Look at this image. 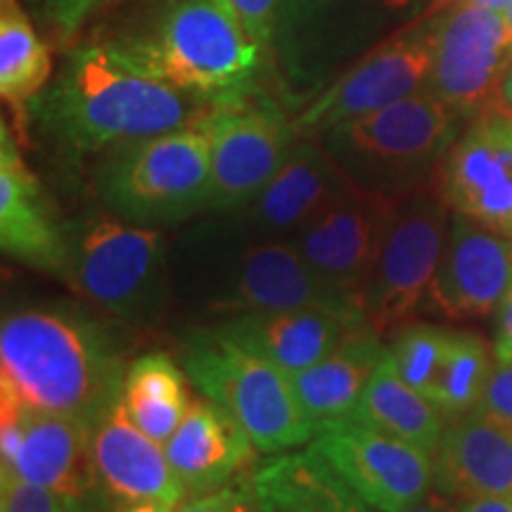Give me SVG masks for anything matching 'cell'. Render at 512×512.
<instances>
[{"instance_id": "cell-1", "label": "cell", "mask_w": 512, "mask_h": 512, "mask_svg": "<svg viewBox=\"0 0 512 512\" xmlns=\"http://www.w3.org/2000/svg\"><path fill=\"white\" fill-rule=\"evenodd\" d=\"M209 105L140 69L112 41H95L67 55L29 121L62 157H86L197 124Z\"/></svg>"}, {"instance_id": "cell-2", "label": "cell", "mask_w": 512, "mask_h": 512, "mask_svg": "<svg viewBox=\"0 0 512 512\" xmlns=\"http://www.w3.org/2000/svg\"><path fill=\"white\" fill-rule=\"evenodd\" d=\"M117 323V320H110ZM69 304L8 309L0 320V392L38 413L98 427L124 392V325Z\"/></svg>"}, {"instance_id": "cell-3", "label": "cell", "mask_w": 512, "mask_h": 512, "mask_svg": "<svg viewBox=\"0 0 512 512\" xmlns=\"http://www.w3.org/2000/svg\"><path fill=\"white\" fill-rule=\"evenodd\" d=\"M171 280L174 304L216 320L358 297L325 285L290 242L256 238L235 216L197 223L171 242Z\"/></svg>"}, {"instance_id": "cell-4", "label": "cell", "mask_w": 512, "mask_h": 512, "mask_svg": "<svg viewBox=\"0 0 512 512\" xmlns=\"http://www.w3.org/2000/svg\"><path fill=\"white\" fill-rule=\"evenodd\" d=\"M112 43L145 72L211 102L254 91L268 60L221 0H164L145 27Z\"/></svg>"}, {"instance_id": "cell-5", "label": "cell", "mask_w": 512, "mask_h": 512, "mask_svg": "<svg viewBox=\"0 0 512 512\" xmlns=\"http://www.w3.org/2000/svg\"><path fill=\"white\" fill-rule=\"evenodd\" d=\"M67 275L76 292L124 328L155 330L174 306L171 242L162 228L88 211L64 223Z\"/></svg>"}, {"instance_id": "cell-6", "label": "cell", "mask_w": 512, "mask_h": 512, "mask_svg": "<svg viewBox=\"0 0 512 512\" xmlns=\"http://www.w3.org/2000/svg\"><path fill=\"white\" fill-rule=\"evenodd\" d=\"M425 15V0H280L271 60L285 105L304 110L351 64Z\"/></svg>"}, {"instance_id": "cell-7", "label": "cell", "mask_w": 512, "mask_h": 512, "mask_svg": "<svg viewBox=\"0 0 512 512\" xmlns=\"http://www.w3.org/2000/svg\"><path fill=\"white\" fill-rule=\"evenodd\" d=\"M467 121L430 88L339 124L318 140L354 188L403 200L437 181L439 166Z\"/></svg>"}, {"instance_id": "cell-8", "label": "cell", "mask_w": 512, "mask_h": 512, "mask_svg": "<svg viewBox=\"0 0 512 512\" xmlns=\"http://www.w3.org/2000/svg\"><path fill=\"white\" fill-rule=\"evenodd\" d=\"M178 363L190 384L245 427L259 453L278 456L311 444L316 430L306 418L292 375L259 351L207 325L178 342Z\"/></svg>"}, {"instance_id": "cell-9", "label": "cell", "mask_w": 512, "mask_h": 512, "mask_svg": "<svg viewBox=\"0 0 512 512\" xmlns=\"http://www.w3.org/2000/svg\"><path fill=\"white\" fill-rule=\"evenodd\" d=\"M209 178V136L192 124L107 152L95 171V190L119 219L169 228L204 214Z\"/></svg>"}, {"instance_id": "cell-10", "label": "cell", "mask_w": 512, "mask_h": 512, "mask_svg": "<svg viewBox=\"0 0 512 512\" xmlns=\"http://www.w3.org/2000/svg\"><path fill=\"white\" fill-rule=\"evenodd\" d=\"M209 136L211 178L204 214L233 216L271 183L297 143L294 119L266 95L214 100L197 121Z\"/></svg>"}, {"instance_id": "cell-11", "label": "cell", "mask_w": 512, "mask_h": 512, "mask_svg": "<svg viewBox=\"0 0 512 512\" xmlns=\"http://www.w3.org/2000/svg\"><path fill=\"white\" fill-rule=\"evenodd\" d=\"M453 211L441 197L437 181L399 200L382 252L361 287L366 320L377 332L396 330L422 311L444 254Z\"/></svg>"}, {"instance_id": "cell-12", "label": "cell", "mask_w": 512, "mask_h": 512, "mask_svg": "<svg viewBox=\"0 0 512 512\" xmlns=\"http://www.w3.org/2000/svg\"><path fill=\"white\" fill-rule=\"evenodd\" d=\"M441 15V12H439ZM439 15H425L396 31L351 64L294 114L299 138H320L330 128L366 117L430 88L437 50Z\"/></svg>"}, {"instance_id": "cell-13", "label": "cell", "mask_w": 512, "mask_h": 512, "mask_svg": "<svg viewBox=\"0 0 512 512\" xmlns=\"http://www.w3.org/2000/svg\"><path fill=\"white\" fill-rule=\"evenodd\" d=\"M309 446L377 512H406L434 491L432 453L370 422H328Z\"/></svg>"}, {"instance_id": "cell-14", "label": "cell", "mask_w": 512, "mask_h": 512, "mask_svg": "<svg viewBox=\"0 0 512 512\" xmlns=\"http://www.w3.org/2000/svg\"><path fill=\"white\" fill-rule=\"evenodd\" d=\"M510 62L512 36L505 12L465 0L441 12L430 91L465 121L498 110Z\"/></svg>"}, {"instance_id": "cell-15", "label": "cell", "mask_w": 512, "mask_h": 512, "mask_svg": "<svg viewBox=\"0 0 512 512\" xmlns=\"http://www.w3.org/2000/svg\"><path fill=\"white\" fill-rule=\"evenodd\" d=\"M437 188L453 214L512 238V114L467 121L439 166Z\"/></svg>"}, {"instance_id": "cell-16", "label": "cell", "mask_w": 512, "mask_h": 512, "mask_svg": "<svg viewBox=\"0 0 512 512\" xmlns=\"http://www.w3.org/2000/svg\"><path fill=\"white\" fill-rule=\"evenodd\" d=\"M93 427L69 415L24 411L22 444L0 475L43 486L69 501L79 512H110L93 453Z\"/></svg>"}, {"instance_id": "cell-17", "label": "cell", "mask_w": 512, "mask_h": 512, "mask_svg": "<svg viewBox=\"0 0 512 512\" xmlns=\"http://www.w3.org/2000/svg\"><path fill=\"white\" fill-rule=\"evenodd\" d=\"M399 200L354 188L290 245L332 290L358 294L382 252Z\"/></svg>"}, {"instance_id": "cell-18", "label": "cell", "mask_w": 512, "mask_h": 512, "mask_svg": "<svg viewBox=\"0 0 512 512\" xmlns=\"http://www.w3.org/2000/svg\"><path fill=\"white\" fill-rule=\"evenodd\" d=\"M512 285V238L453 214L425 311L477 320L498 311Z\"/></svg>"}, {"instance_id": "cell-19", "label": "cell", "mask_w": 512, "mask_h": 512, "mask_svg": "<svg viewBox=\"0 0 512 512\" xmlns=\"http://www.w3.org/2000/svg\"><path fill=\"white\" fill-rule=\"evenodd\" d=\"M354 190L318 138H299L285 164L245 209L233 214L264 240L290 242Z\"/></svg>"}, {"instance_id": "cell-20", "label": "cell", "mask_w": 512, "mask_h": 512, "mask_svg": "<svg viewBox=\"0 0 512 512\" xmlns=\"http://www.w3.org/2000/svg\"><path fill=\"white\" fill-rule=\"evenodd\" d=\"M0 247L34 271L67 275V233L55 219L48 195L24 162L15 131L0 124Z\"/></svg>"}, {"instance_id": "cell-21", "label": "cell", "mask_w": 512, "mask_h": 512, "mask_svg": "<svg viewBox=\"0 0 512 512\" xmlns=\"http://www.w3.org/2000/svg\"><path fill=\"white\" fill-rule=\"evenodd\" d=\"M361 323H366L361 299L351 297L335 304L247 313L216 320L214 325L245 347L259 351L275 366L297 375L328 356Z\"/></svg>"}, {"instance_id": "cell-22", "label": "cell", "mask_w": 512, "mask_h": 512, "mask_svg": "<svg viewBox=\"0 0 512 512\" xmlns=\"http://www.w3.org/2000/svg\"><path fill=\"white\" fill-rule=\"evenodd\" d=\"M93 453L102 484L114 505L164 501L178 508L188 501L166 448L140 430L121 399L95 427Z\"/></svg>"}, {"instance_id": "cell-23", "label": "cell", "mask_w": 512, "mask_h": 512, "mask_svg": "<svg viewBox=\"0 0 512 512\" xmlns=\"http://www.w3.org/2000/svg\"><path fill=\"white\" fill-rule=\"evenodd\" d=\"M164 448L188 498L211 494L240 479L256 453L245 427L207 396L190 403Z\"/></svg>"}, {"instance_id": "cell-24", "label": "cell", "mask_w": 512, "mask_h": 512, "mask_svg": "<svg viewBox=\"0 0 512 512\" xmlns=\"http://www.w3.org/2000/svg\"><path fill=\"white\" fill-rule=\"evenodd\" d=\"M434 491L453 501L512 496V430L470 411L448 418L434 451Z\"/></svg>"}, {"instance_id": "cell-25", "label": "cell", "mask_w": 512, "mask_h": 512, "mask_svg": "<svg viewBox=\"0 0 512 512\" xmlns=\"http://www.w3.org/2000/svg\"><path fill=\"white\" fill-rule=\"evenodd\" d=\"M384 356H387V344L382 342V332H377L366 320L351 330L328 356L302 373L292 375L294 389L313 430L318 432L328 422L354 413L363 389Z\"/></svg>"}, {"instance_id": "cell-26", "label": "cell", "mask_w": 512, "mask_h": 512, "mask_svg": "<svg viewBox=\"0 0 512 512\" xmlns=\"http://www.w3.org/2000/svg\"><path fill=\"white\" fill-rule=\"evenodd\" d=\"M252 486L261 512H377L309 444L261 463Z\"/></svg>"}, {"instance_id": "cell-27", "label": "cell", "mask_w": 512, "mask_h": 512, "mask_svg": "<svg viewBox=\"0 0 512 512\" xmlns=\"http://www.w3.org/2000/svg\"><path fill=\"white\" fill-rule=\"evenodd\" d=\"M347 418H358L399 434V437L430 451L432 456L446 427V415L399 375L389 358V349L363 389L354 413Z\"/></svg>"}, {"instance_id": "cell-28", "label": "cell", "mask_w": 512, "mask_h": 512, "mask_svg": "<svg viewBox=\"0 0 512 512\" xmlns=\"http://www.w3.org/2000/svg\"><path fill=\"white\" fill-rule=\"evenodd\" d=\"M53 57L19 0H0V95L29 128V107L50 86Z\"/></svg>"}, {"instance_id": "cell-29", "label": "cell", "mask_w": 512, "mask_h": 512, "mask_svg": "<svg viewBox=\"0 0 512 512\" xmlns=\"http://www.w3.org/2000/svg\"><path fill=\"white\" fill-rule=\"evenodd\" d=\"M185 370L164 351H150L128 363L124 377V401L128 415L147 437L166 444L178 430L190 408Z\"/></svg>"}, {"instance_id": "cell-30", "label": "cell", "mask_w": 512, "mask_h": 512, "mask_svg": "<svg viewBox=\"0 0 512 512\" xmlns=\"http://www.w3.org/2000/svg\"><path fill=\"white\" fill-rule=\"evenodd\" d=\"M494 363L489 347L477 332L451 330V342L430 396L446 420L475 411Z\"/></svg>"}, {"instance_id": "cell-31", "label": "cell", "mask_w": 512, "mask_h": 512, "mask_svg": "<svg viewBox=\"0 0 512 512\" xmlns=\"http://www.w3.org/2000/svg\"><path fill=\"white\" fill-rule=\"evenodd\" d=\"M448 342H451V330L441 328V325L403 323L396 328L387 349L403 380L430 399Z\"/></svg>"}, {"instance_id": "cell-32", "label": "cell", "mask_w": 512, "mask_h": 512, "mask_svg": "<svg viewBox=\"0 0 512 512\" xmlns=\"http://www.w3.org/2000/svg\"><path fill=\"white\" fill-rule=\"evenodd\" d=\"M0 512H79V508L43 486L0 475Z\"/></svg>"}, {"instance_id": "cell-33", "label": "cell", "mask_w": 512, "mask_h": 512, "mask_svg": "<svg viewBox=\"0 0 512 512\" xmlns=\"http://www.w3.org/2000/svg\"><path fill=\"white\" fill-rule=\"evenodd\" d=\"M221 3L245 27L252 41L259 43L264 53L271 57L275 17H278L280 0H221Z\"/></svg>"}, {"instance_id": "cell-34", "label": "cell", "mask_w": 512, "mask_h": 512, "mask_svg": "<svg viewBox=\"0 0 512 512\" xmlns=\"http://www.w3.org/2000/svg\"><path fill=\"white\" fill-rule=\"evenodd\" d=\"M181 512H261V508L256 501L252 477H240L219 491L188 498Z\"/></svg>"}, {"instance_id": "cell-35", "label": "cell", "mask_w": 512, "mask_h": 512, "mask_svg": "<svg viewBox=\"0 0 512 512\" xmlns=\"http://www.w3.org/2000/svg\"><path fill=\"white\" fill-rule=\"evenodd\" d=\"M105 0H34L38 15L60 36H74Z\"/></svg>"}, {"instance_id": "cell-36", "label": "cell", "mask_w": 512, "mask_h": 512, "mask_svg": "<svg viewBox=\"0 0 512 512\" xmlns=\"http://www.w3.org/2000/svg\"><path fill=\"white\" fill-rule=\"evenodd\" d=\"M475 411L512 430V363L496 361Z\"/></svg>"}, {"instance_id": "cell-37", "label": "cell", "mask_w": 512, "mask_h": 512, "mask_svg": "<svg viewBox=\"0 0 512 512\" xmlns=\"http://www.w3.org/2000/svg\"><path fill=\"white\" fill-rule=\"evenodd\" d=\"M494 358L501 363H512V285L496 311Z\"/></svg>"}, {"instance_id": "cell-38", "label": "cell", "mask_w": 512, "mask_h": 512, "mask_svg": "<svg viewBox=\"0 0 512 512\" xmlns=\"http://www.w3.org/2000/svg\"><path fill=\"white\" fill-rule=\"evenodd\" d=\"M456 503L458 512H512V496H479Z\"/></svg>"}, {"instance_id": "cell-39", "label": "cell", "mask_w": 512, "mask_h": 512, "mask_svg": "<svg viewBox=\"0 0 512 512\" xmlns=\"http://www.w3.org/2000/svg\"><path fill=\"white\" fill-rule=\"evenodd\" d=\"M406 512H458V503L453 501V498H446V496L437 494V491H432L425 501L413 505V508Z\"/></svg>"}, {"instance_id": "cell-40", "label": "cell", "mask_w": 512, "mask_h": 512, "mask_svg": "<svg viewBox=\"0 0 512 512\" xmlns=\"http://www.w3.org/2000/svg\"><path fill=\"white\" fill-rule=\"evenodd\" d=\"M114 512H176V505L164 501H133L119 505Z\"/></svg>"}, {"instance_id": "cell-41", "label": "cell", "mask_w": 512, "mask_h": 512, "mask_svg": "<svg viewBox=\"0 0 512 512\" xmlns=\"http://www.w3.org/2000/svg\"><path fill=\"white\" fill-rule=\"evenodd\" d=\"M498 110L512 114V62H510L508 72H505V76H503L501 95H498Z\"/></svg>"}, {"instance_id": "cell-42", "label": "cell", "mask_w": 512, "mask_h": 512, "mask_svg": "<svg viewBox=\"0 0 512 512\" xmlns=\"http://www.w3.org/2000/svg\"><path fill=\"white\" fill-rule=\"evenodd\" d=\"M465 3H475V5H482V8H491V10L505 12V10L510 8L512 0H465Z\"/></svg>"}, {"instance_id": "cell-43", "label": "cell", "mask_w": 512, "mask_h": 512, "mask_svg": "<svg viewBox=\"0 0 512 512\" xmlns=\"http://www.w3.org/2000/svg\"><path fill=\"white\" fill-rule=\"evenodd\" d=\"M453 3H456V0H425L427 15H439V12H444L446 8H451Z\"/></svg>"}, {"instance_id": "cell-44", "label": "cell", "mask_w": 512, "mask_h": 512, "mask_svg": "<svg viewBox=\"0 0 512 512\" xmlns=\"http://www.w3.org/2000/svg\"><path fill=\"white\" fill-rule=\"evenodd\" d=\"M505 19H508V27H510V36H512V3H510V8L505 10Z\"/></svg>"}]
</instances>
